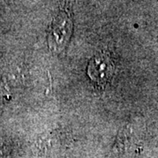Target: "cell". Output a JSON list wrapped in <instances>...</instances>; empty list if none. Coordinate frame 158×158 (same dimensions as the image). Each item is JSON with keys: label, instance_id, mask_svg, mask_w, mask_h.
Listing matches in <instances>:
<instances>
[{"label": "cell", "instance_id": "6da1fadb", "mask_svg": "<svg viewBox=\"0 0 158 158\" xmlns=\"http://www.w3.org/2000/svg\"><path fill=\"white\" fill-rule=\"evenodd\" d=\"M114 69V63L111 56L107 53H100L90 61L88 74L92 81L98 85L105 86L113 78Z\"/></svg>", "mask_w": 158, "mask_h": 158}, {"label": "cell", "instance_id": "7a4b0ae2", "mask_svg": "<svg viewBox=\"0 0 158 158\" xmlns=\"http://www.w3.org/2000/svg\"><path fill=\"white\" fill-rule=\"evenodd\" d=\"M3 151H4V148H2V146H1V143H0V156L3 154Z\"/></svg>", "mask_w": 158, "mask_h": 158}]
</instances>
